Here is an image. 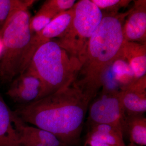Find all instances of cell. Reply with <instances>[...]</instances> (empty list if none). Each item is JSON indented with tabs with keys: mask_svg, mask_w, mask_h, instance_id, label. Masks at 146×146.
<instances>
[{
	"mask_svg": "<svg viewBox=\"0 0 146 146\" xmlns=\"http://www.w3.org/2000/svg\"><path fill=\"white\" fill-rule=\"evenodd\" d=\"M74 83L14 111L26 123L50 132L69 146L79 143L90 103Z\"/></svg>",
	"mask_w": 146,
	"mask_h": 146,
	"instance_id": "6da1fadb",
	"label": "cell"
},
{
	"mask_svg": "<svg viewBox=\"0 0 146 146\" xmlns=\"http://www.w3.org/2000/svg\"><path fill=\"white\" fill-rule=\"evenodd\" d=\"M129 12L102 13L90 37L74 84L91 101L102 87L104 79L114 62L121 55L125 42L123 28Z\"/></svg>",
	"mask_w": 146,
	"mask_h": 146,
	"instance_id": "7a4b0ae2",
	"label": "cell"
},
{
	"mask_svg": "<svg viewBox=\"0 0 146 146\" xmlns=\"http://www.w3.org/2000/svg\"><path fill=\"white\" fill-rule=\"evenodd\" d=\"M36 1L29 0L13 11L1 28L3 50L0 58V82L10 84L27 70V60L33 35L29 9Z\"/></svg>",
	"mask_w": 146,
	"mask_h": 146,
	"instance_id": "3957f363",
	"label": "cell"
},
{
	"mask_svg": "<svg viewBox=\"0 0 146 146\" xmlns=\"http://www.w3.org/2000/svg\"><path fill=\"white\" fill-rule=\"evenodd\" d=\"M81 66L78 58L52 40L36 49L26 70L35 74L42 82L43 91L40 99L74 83Z\"/></svg>",
	"mask_w": 146,
	"mask_h": 146,
	"instance_id": "277c9868",
	"label": "cell"
},
{
	"mask_svg": "<svg viewBox=\"0 0 146 146\" xmlns=\"http://www.w3.org/2000/svg\"><path fill=\"white\" fill-rule=\"evenodd\" d=\"M70 26L55 41L80 62L91 35L103 17L102 12L91 0H80L74 7Z\"/></svg>",
	"mask_w": 146,
	"mask_h": 146,
	"instance_id": "5b68a950",
	"label": "cell"
},
{
	"mask_svg": "<svg viewBox=\"0 0 146 146\" xmlns=\"http://www.w3.org/2000/svg\"><path fill=\"white\" fill-rule=\"evenodd\" d=\"M119 91L103 88L99 96L94 100L88 107L90 124L109 125L123 133L126 113Z\"/></svg>",
	"mask_w": 146,
	"mask_h": 146,
	"instance_id": "8992f818",
	"label": "cell"
},
{
	"mask_svg": "<svg viewBox=\"0 0 146 146\" xmlns=\"http://www.w3.org/2000/svg\"><path fill=\"white\" fill-rule=\"evenodd\" d=\"M43 91L40 79L34 73L26 70L10 82L6 94L15 103L23 105L39 100Z\"/></svg>",
	"mask_w": 146,
	"mask_h": 146,
	"instance_id": "52a82bcc",
	"label": "cell"
},
{
	"mask_svg": "<svg viewBox=\"0 0 146 146\" xmlns=\"http://www.w3.org/2000/svg\"><path fill=\"white\" fill-rule=\"evenodd\" d=\"M74 14V8L59 13L47 25L42 31L32 37L27 60V67L36 49L43 44L58 38L70 26Z\"/></svg>",
	"mask_w": 146,
	"mask_h": 146,
	"instance_id": "ba28073f",
	"label": "cell"
},
{
	"mask_svg": "<svg viewBox=\"0 0 146 146\" xmlns=\"http://www.w3.org/2000/svg\"><path fill=\"white\" fill-rule=\"evenodd\" d=\"M125 42L146 44V1H134L123 28Z\"/></svg>",
	"mask_w": 146,
	"mask_h": 146,
	"instance_id": "9c48e42d",
	"label": "cell"
},
{
	"mask_svg": "<svg viewBox=\"0 0 146 146\" xmlns=\"http://www.w3.org/2000/svg\"><path fill=\"white\" fill-rule=\"evenodd\" d=\"M127 115H144L146 111V75L119 91Z\"/></svg>",
	"mask_w": 146,
	"mask_h": 146,
	"instance_id": "30bf717a",
	"label": "cell"
},
{
	"mask_svg": "<svg viewBox=\"0 0 146 146\" xmlns=\"http://www.w3.org/2000/svg\"><path fill=\"white\" fill-rule=\"evenodd\" d=\"M122 56L127 61L137 80L146 74V44L125 42Z\"/></svg>",
	"mask_w": 146,
	"mask_h": 146,
	"instance_id": "8fae6325",
	"label": "cell"
},
{
	"mask_svg": "<svg viewBox=\"0 0 146 146\" xmlns=\"http://www.w3.org/2000/svg\"><path fill=\"white\" fill-rule=\"evenodd\" d=\"M13 113L0 94V146H21L13 125Z\"/></svg>",
	"mask_w": 146,
	"mask_h": 146,
	"instance_id": "7c38bea8",
	"label": "cell"
},
{
	"mask_svg": "<svg viewBox=\"0 0 146 146\" xmlns=\"http://www.w3.org/2000/svg\"><path fill=\"white\" fill-rule=\"evenodd\" d=\"M13 121L16 132L38 141L45 146H69L63 143L50 132L36 127L28 125L14 111Z\"/></svg>",
	"mask_w": 146,
	"mask_h": 146,
	"instance_id": "4fadbf2b",
	"label": "cell"
},
{
	"mask_svg": "<svg viewBox=\"0 0 146 146\" xmlns=\"http://www.w3.org/2000/svg\"><path fill=\"white\" fill-rule=\"evenodd\" d=\"M86 139L115 146H126L123 133L112 126L104 124H90Z\"/></svg>",
	"mask_w": 146,
	"mask_h": 146,
	"instance_id": "5bb4252c",
	"label": "cell"
},
{
	"mask_svg": "<svg viewBox=\"0 0 146 146\" xmlns=\"http://www.w3.org/2000/svg\"><path fill=\"white\" fill-rule=\"evenodd\" d=\"M126 133L130 143L138 146L146 145V118L144 115H126L123 134Z\"/></svg>",
	"mask_w": 146,
	"mask_h": 146,
	"instance_id": "9a60e30c",
	"label": "cell"
},
{
	"mask_svg": "<svg viewBox=\"0 0 146 146\" xmlns=\"http://www.w3.org/2000/svg\"><path fill=\"white\" fill-rule=\"evenodd\" d=\"M115 85L123 90L136 81L132 69L122 56L115 60L110 68Z\"/></svg>",
	"mask_w": 146,
	"mask_h": 146,
	"instance_id": "2e32d148",
	"label": "cell"
},
{
	"mask_svg": "<svg viewBox=\"0 0 146 146\" xmlns=\"http://www.w3.org/2000/svg\"><path fill=\"white\" fill-rule=\"evenodd\" d=\"M57 15L50 10L40 7L30 21V29L33 35L42 31Z\"/></svg>",
	"mask_w": 146,
	"mask_h": 146,
	"instance_id": "e0dca14e",
	"label": "cell"
},
{
	"mask_svg": "<svg viewBox=\"0 0 146 146\" xmlns=\"http://www.w3.org/2000/svg\"><path fill=\"white\" fill-rule=\"evenodd\" d=\"M102 13H117L120 9L126 7L131 1L128 0H91Z\"/></svg>",
	"mask_w": 146,
	"mask_h": 146,
	"instance_id": "ac0fdd59",
	"label": "cell"
},
{
	"mask_svg": "<svg viewBox=\"0 0 146 146\" xmlns=\"http://www.w3.org/2000/svg\"><path fill=\"white\" fill-rule=\"evenodd\" d=\"M29 0H0V28L13 11L25 4Z\"/></svg>",
	"mask_w": 146,
	"mask_h": 146,
	"instance_id": "d6986e66",
	"label": "cell"
},
{
	"mask_svg": "<svg viewBox=\"0 0 146 146\" xmlns=\"http://www.w3.org/2000/svg\"><path fill=\"white\" fill-rule=\"evenodd\" d=\"M75 0H48L41 7L51 11L56 15L73 8L76 2Z\"/></svg>",
	"mask_w": 146,
	"mask_h": 146,
	"instance_id": "ffe728a7",
	"label": "cell"
},
{
	"mask_svg": "<svg viewBox=\"0 0 146 146\" xmlns=\"http://www.w3.org/2000/svg\"><path fill=\"white\" fill-rule=\"evenodd\" d=\"M21 146H45L38 141L29 138L21 133H17Z\"/></svg>",
	"mask_w": 146,
	"mask_h": 146,
	"instance_id": "44dd1931",
	"label": "cell"
},
{
	"mask_svg": "<svg viewBox=\"0 0 146 146\" xmlns=\"http://www.w3.org/2000/svg\"><path fill=\"white\" fill-rule=\"evenodd\" d=\"M84 146H115L103 143L98 141L86 139Z\"/></svg>",
	"mask_w": 146,
	"mask_h": 146,
	"instance_id": "7402d4cb",
	"label": "cell"
},
{
	"mask_svg": "<svg viewBox=\"0 0 146 146\" xmlns=\"http://www.w3.org/2000/svg\"><path fill=\"white\" fill-rule=\"evenodd\" d=\"M1 28H0V58L1 56L3 50V44L1 38Z\"/></svg>",
	"mask_w": 146,
	"mask_h": 146,
	"instance_id": "603a6c76",
	"label": "cell"
}]
</instances>
